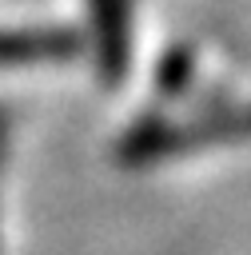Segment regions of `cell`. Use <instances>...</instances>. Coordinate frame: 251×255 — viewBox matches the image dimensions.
<instances>
[{
  "mask_svg": "<svg viewBox=\"0 0 251 255\" xmlns=\"http://www.w3.org/2000/svg\"><path fill=\"white\" fill-rule=\"evenodd\" d=\"M92 20H96L100 68L108 80H120L127 64V0H92Z\"/></svg>",
  "mask_w": 251,
  "mask_h": 255,
  "instance_id": "cell-2",
  "label": "cell"
},
{
  "mask_svg": "<svg viewBox=\"0 0 251 255\" xmlns=\"http://www.w3.org/2000/svg\"><path fill=\"white\" fill-rule=\"evenodd\" d=\"M80 44L64 28H0V64H36L72 56Z\"/></svg>",
  "mask_w": 251,
  "mask_h": 255,
  "instance_id": "cell-1",
  "label": "cell"
}]
</instances>
